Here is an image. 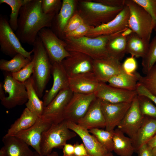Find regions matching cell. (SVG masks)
<instances>
[{
    "instance_id": "6da1fadb",
    "label": "cell",
    "mask_w": 156,
    "mask_h": 156,
    "mask_svg": "<svg viewBox=\"0 0 156 156\" xmlns=\"http://www.w3.org/2000/svg\"><path fill=\"white\" fill-rule=\"evenodd\" d=\"M42 0H26L21 7L16 34L20 41L33 45L39 32L51 27L55 14H46L41 8Z\"/></svg>"
},
{
    "instance_id": "7a4b0ae2",
    "label": "cell",
    "mask_w": 156,
    "mask_h": 156,
    "mask_svg": "<svg viewBox=\"0 0 156 156\" xmlns=\"http://www.w3.org/2000/svg\"><path fill=\"white\" fill-rule=\"evenodd\" d=\"M32 46L34 55L32 60L34 66L31 78L35 90L39 97L41 98L50 78L52 63L38 36Z\"/></svg>"
},
{
    "instance_id": "3957f363",
    "label": "cell",
    "mask_w": 156,
    "mask_h": 156,
    "mask_svg": "<svg viewBox=\"0 0 156 156\" xmlns=\"http://www.w3.org/2000/svg\"><path fill=\"white\" fill-rule=\"evenodd\" d=\"M112 34L104 35L91 38L84 36L79 38L66 37L63 39L68 52L77 51L84 53L94 60L110 56L106 45Z\"/></svg>"
},
{
    "instance_id": "277c9868",
    "label": "cell",
    "mask_w": 156,
    "mask_h": 156,
    "mask_svg": "<svg viewBox=\"0 0 156 156\" xmlns=\"http://www.w3.org/2000/svg\"><path fill=\"white\" fill-rule=\"evenodd\" d=\"M80 6L77 12L85 23L93 27L113 20L124 7H111L90 1H81Z\"/></svg>"
},
{
    "instance_id": "5b68a950",
    "label": "cell",
    "mask_w": 156,
    "mask_h": 156,
    "mask_svg": "<svg viewBox=\"0 0 156 156\" xmlns=\"http://www.w3.org/2000/svg\"><path fill=\"white\" fill-rule=\"evenodd\" d=\"M77 134L68 127L65 120L52 124L42 133L40 145V155L51 153L54 148H63L67 141L76 137Z\"/></svg>"
},
{
    "instance_id": "8992f818",
    "label": "cell",
    "mask_w": 156,
    "mask_h": 156,
    "mask_svg": "<svg viewBox=\"0 0 156 156\" xmlns=\"http://www.w3.org/2000/svg\"><path fill=\"white\" fill-rule=\"evenodd\" d=\"M125 3L129 10L128 27L145 41L150 43L154 29L151 17L143 8L133 0H125Z\"/></svg>"
},
{
    "instance_id": "52a82bcc",
    "label": "cell",
    "mask_w": 156,
    "mask_h": 156,
    "mask_svg": "<svg viewBox=\"0 0 156 156\" xmlns=\"http://www.w3.org/2000/svg\"><path fill=\"white\" fill-rule=\"evenodd\" d=\"M19 40L10 27L9 20L5 16H0V46L1 51L12 58L18 54H21L32 60V50L27 51L22 47Z\"/></svg>"
},
{
    "instance_id": "ba28073f",
    "label": "cell",
    "mask_w": 156,
    "mask_h": 156,
    "mask_svg": "<svg viewBox=\"0 0 156 156\" xmlns=\"http://www.w3.org/2000/svg\"><path fill=\"white\" fill-rule=\"evenodd\" d=\"M5 72L3 87L8 95L1 100V104L9 109L26 103L28 100V95L24 83L14 79L11 73Z\"/></svg>"
},
{
    "instance_id": "9c48e42d",
    "label": "cell",
    "mask_w": 156,
    "mask_h": 156,
    "mask_svg": "<svg viewBox=\"0 0 156 156\" xmlns=\"http://www.w3.org/2000/svg\"><path fill=\"white\" fill-rule=\"evenodd\" d=\"M38 36L41 40L52 64L61 63L70 54L66 49V44L48 28L42 29Z\"/></svg>"
},
{
    "instance_id": "30bf717a",
    "label": "cell",
    "mask_w": 156,
    "mask_h": 156,
    "mask_svg": "<svg viewBox=\"0 0 156 156\" xmlns=\"http://www.w3.org/2000/svg\"><path fill=\"white\" fill-rule=\"evenodd\" d=\"M73 94L69 87L61 90L53 100L44 107L41 118L52 124L63 121L66 108Z\"/></svg>"
},
{
    "instance_id": "8fae6325",
    "label": "cell",
    "mask_w": 156,
    "mask_h": 156,
    "mask_svg": "<svg viewBox=\"0 0 156 156\" xmlns=\"http://www.w3.org/2000/svg\"><path fill=\"white\" fill-rule=\"evenodd\" d=\"M96 98L95 93H73L66 108L64 119L77 123L85 115L92 102Z\"/></svg>"
},
{
    "instance_id": "7c38bea8",
    "label": "cell",
    "mask_w": 156,
    "mask_h": 156,
    "mask_svg": "<svg viewBox=\"0 0 156 156\" xmlns=\"http://www.w3.org/2000/svg\"><path fill=\"white\" fill-rule=\"evenodd\" d=\"M69 52L70 55L61 62L68 78L85 73L93 72L94 60L92 58L79 52Z\"/></svg>"
},
{
    "instance_id": "4fadbf2b",
    "label": "cell",
    "mask_w": 156,
    "mask_h": 156,
    "mask_svg": "<svg viewBox=\"0 0 156 156\" xmlns=\"http://www.w3.org/2000/svg\"><path fill=\"white\" fill-rule=\"evenodd\" d=\"M129 16V8L125 4L122 10L113 20L108 23L91 28L85 36L93 38L122 31L128 27Z\"/></svg>"
},
{
    "instance_id": "5bb4252c",
    "label": "cell",
    "mask_w": 156,
    "mask_h": 156,
    "mask_svg": "<svg viewBox=\"0 0 156 156\" xmlns=\"http://www.w3.org/2000/svg\"><path fill=\"white\" fill-rule=\"evenodd\" d=\"M137 96L131 102L130 107L117 127L132 140L142 126L145 117L140 111Z\"/></svg>"
},
{
    "instance_id": "9a60e30c",
    "label": "cell",
    "mask_w": 156,
    "mask_h": 156,
    "mask_svg": "<svg viewBox=\"0 0 156 156\" xmlns=\"http://www.w3.org/2000/svg\"><path fill=\"white\" fill-rule=\"evenodd\" d=\"M96 97L109 103H131L138 94L135 90H129L101 82L95 93Z\"/></svg>"
},
{
    "instance_id": "2e32d148",
    "label": "cell",
    "mask_w": 156,
    "mask_h": 156,
    "mask_svg": "<svg viewBox=\"0 0 156 156\" xmlns=\"http://www.w3.org/2000/svg\"><path fill=\"white\" fill-rule=\"evenodd\" d=\"M131 103H113L101 101V109L105 122V130L112 131L117 127L131 105Z\"/></svg>"
},
{
    "instance_id": "e0dca14e",
    "label": "cell",
    "mask_w": 156,
    "mask_h": 156,
    "mask_svg": "<svg viewBox=\"0 0 156 156\" xmlns=\"http://www.w3.org/2000/svg\"><path fill=\"white\" fill-rule=\"evenodd\" d=\"M67 121L68 128L75 132L83 141L88 155L90 156H104L108 152L89 130L73 122Z\"/></svg>"
},
{
    "instance_id": "ac0fdd59",
    "label": "cell",
    "mask_w": 156,
    "mask_h": 156,
    "mask_svg": "<svg viewBox=\"0 0 156 156\" xmlns=\"http://www.w3.org/2000/svg\"><path fill=\"white\" fill-rule=\"evenodd\" d=\"M51 125L41 117H39L32 126L14 136L31 146L40 155V145L42 134Z\"/></svg>"
},
{
    "instance_id": "d6986e66",
    "label": "cell",
    "mask_w": 156,
    "mask_h": 156,
    "mask_svg": "<svg viewBox=\"0 0 156 156\" xmlns=\"http://www.w3.org/2000/svg\"><path fill=\"white\" fill-rule=\"evenodd\" d=\"M51 74L53 79L51 88L46 91L43 96L44 107H46L62 90L69 87L68 77L61 64H52Z\"/></svg>"
},
{
    "instance_id": "ffe728a7",
    "label": "cell",
    "mask_w": 156,
    "mask_h": 156,
    "mask_svg": "<svg viewBox=\"0 0 156 156\" xmlns=\"http://www.w3.org/2000/svg\"><path fill=\"white\" fill-rule=\"evenodd\" d=\"M120 61L109 56L94 60L93 72L101 82L106 83L122 70Z\"/></svg>"
},
{
    "instance_id": "44dd1931",
    "label": "cell",
    "mask_w": 156,
    "mask_h": 156,
    "mask_svg": "<svg viewBox=\"0 0 156 156\" xmlns=\"http://www.w3.org/2000/svg\"><path fill=\"white\" fill-rule=\"evenodd\" d=\"M100 83L93 72L85 73L68 78L69 87L73 93H95Z\"/></svg>"
},
{
    "instance_id": "7402d4cb",
    "label": "cell",
    "mask_w": 156,
    "mask_h": 156,
    "mask_svg": "<svg viewBox=\"0 0 156 156\" xmlns=\"http://www.w3.org/2000/svg\"><path fill=\"white\" fill-rule=\"evenodd\" d=\"M101 105V100L96 98L77 124L88 130L94 128H105V122Z\"/></svg>"
},
{
    "instance_id": "603a6c76",
    "label": "cell",
    "mask_w": 156,
    "mask_h": 156,
    "mask_svg": "<svg viewBox=\"0 0 156 156\" xmlns=\"http://www.w3.org/2000/svg\"><path fill=\"white\" fill-rule=\"evenodd\" d=\"M4 146L0 150V156H34V152L23 140L15 136L4 135Z\"/></svg>"
},
{
    "instance_id": "cb8c5ba5",
    "label": "cell",
    "mask_w": 156,
    "mask_h": 156,
    "mask_svg": "<svg viewBox=\"0 0 156 156\" xmlns=\"http://www.w3.org/2000/svg\"><path fill=\"white\" fill-rule=\"evenodd\" d=\"M76 1L63 0L58 13L54 17L51 27V29L60 38H62L64 30L69 19L73 15Z\"/></svg>"
},
{
    "instance_id": "d4e9b609",
    "label": "cell",
    "mask_w": 156,
    "mask_h": 156,
    "mask_svg": "<svg viewBox=\"0 0 156 156\" xmlns=\"http://www.w3.org/2000/svg\"><path fill=\"white\" fill-rule=\"evenodd\" d=\"M156 134V118L145 116L143 123L132 139L135 152L147 144Z\"/></svg>"
},
{
    "instance_id": "484cf974",
    "label": "cell",
    "mask_w": 156,
    "mask_h": 156,
    "mask_svg": "<svg viewBox=\"0 0 156 156\" xmlns=\"http://www.w3.org/2000/svg\"><path fill=\"white\" fill-rule=\"evenodd\" d=\"M113 151L119 156H131L135 152L132 139L117 128L114 131Z\"/></svg>"
},
{
    "instance_id": "4316f807",
    "label": "cell",
    "mask_w": 156,
    "mask_h": 156,
    "mask_svg": "<svg viewBox=\"0 0 156 156\" xmlns=\"http://www.w3.org/2000/svg\"><path fill=\"white\" fill-rule=\"evenodd\" d=\"M140 74L136 72L129 75L123 70L111 77L108 81V84L114 87L129 90H135Z\"/></svg>"
},
{
    "instance_id": "83f0119b",
    "label": "cell",
    "mask_w": 156,
    "mask_h": 156,
    "mask_svg": "<svg viewBox=\"0 0 156 156\" xmlns=\"http://www.w3.org/2000/svg\"><path fill=\"white\" fill-rule=\"evenodd\" d=\"M38 118L26 107L20 117L11 125L5 135L14 136L29 128L35 123Z\"/></svg>"
},
{
    "instance_id": "f1b7e54d",
    "label": "cell",
    "mask_w": 156,
    "mask_h": 156,
    "mask_svg": "<svg viewBox=\"0 0 156 156\" xmlns=\"http://www.w3.org/2000/svg\"><path fill=\"white\" fill-rule=\"evenodd\" d=\"M123 31L112 34L106 45L110 56L120 61L123 59L126 53L127 37L123 36L121 34Z\"/></svg>"
},
{
    "instance_id": "f546056e",
    "label": "cell",
    "mask_w": 156,
    "mask_h": 156,
    "mask_svg": "<svg viewBox=\"0 0 156 156\" xmlns=\"http://www.w3.org/2000/svg\"><path fill=\"white\" fill-rule=\"evenodd\" d=\"M24 83L28 95V100L25 103L26 107L38 117L41 118L44 108L43 102L39 99L34 88L31 77Z\"/></svg>"
},
{
    "instance_id": "4dcf8cb0",
    "label": "cell",
    "mask_w": 156,
    "mask_h": 156,
    "mask_svg": "<svg viewBox=\"0 0 156 156\" xmlns=\"http://www.w3.org/2000/svg\"><path fill=\"white\" fill-rule=\"evenodd\" d=\"M150 43L133 33L127 37L126 53L135 58H143L146 54Z\"/></svg>"
},
{
    "instance_id": "1f68e13d",
    "label": "cell",
    "mask_w": 156,
    "mask_h": 156,
    "mask_svg": "<svg viewBox=\"0 0 156 156\" xmlns=\"http://www.w3.org/2000/svg\"><path fill=\"white\" fill-rule=\"evenodd\" d=\"M31 61L23 55L18 54L10 60L1 59L0 69L5 72L15 73L25 66Z\"/></svg>"
},
{
    "instance_id": "d6a6232c",
    "label": "cell",
    "mask_w": 156,
    "mask_h": 156,
    "mask_svg": "<svg viewBox=\"0 0 156 156\" xmlns=\"http://www.w3.org/2000/svg\"><path fill=\"white\" fill-rule=\"evenodd\" d=\"M26 0H0V4L5 3L11 9L9 23L10 25L14 31L18 28V22L21 9Z\"/></svg>"
},
{
    "instance_id": "836d02e7",
    "label": "cell",
    "mask_w": 156,
    "mask_h": 156,
    "mask_svg": "<svg viewBox=\"0 0 156 156\" xmlns=\"http://www.w3.org/2000/svg\"><path fill=\"white\" fill-rule=\"evenodd\" d=\"M114 131H108L103 129L94 128L89 130L108 152L113 151Z\"/></svg>"
},
{
    "instance_id": "e575fe53",
    "label": "cell",
    "mask_w": 156,
    "mask_h": 156,
    "mask_svg": "<svg viewBox=\"0 0 156 156\" xmlns=\"http://www.w3.org/2000/svg\"><path fill=\"white\" fill-rule=\"evenodd\" d=\"M156 62V36L150 42L147 52L142 58V71L146 74Z\"/></svg>"
},
{
    "instance_id": "d590c367",
    "label": "cell",
    "mask_w": 156,
    "mask_h": 156,
    "mask_svg": "<svg viewBox=\"0 0 156 156\" xmlns=\"http://www.w3.org/2000/svg\"><path fill=\"white\" fill-rule=\"evenodd\" d=\"M138 83L156 96V64L153 66L145 75L143 76L140 75Z\"/></svg>"
},
{
    "instance_id": "8d00e7d4",
    "label": "cell",
    "mask_w": 156,
    "mask_h": 156,
    "mask_svg": "<svg viewBox=\"0 0 156 156\" xmlns=\"http://www.w3.org/2000/svg\"><path fill=\"white\" fill-rule=\"evenodd\" d=\"M138 105L142 114L144 116L156 118V105L148 97L137 95Z\"/></svg>"
},
{
    "instance_id": "74e56055",
    "label": "cell",
    "mask_w": 156,
    "mask_h": 156,
    "mask_svg": "<svg viewBox=\"0 0 156 156\" xmlns=\"http://www.w3.org/2000/svg\"><path fill=\"white\" fill-rule=\"evenodd\" d=\"M62 3L60 0H42V10L45 14L56 15L60 11Z\"/></svg>"
},
{
    "instance_id": "f35d334b",
    "label": "cell",
    "mask_w": 156,
    "mask_h": 156,
    "mask_svg": "<svg viewBox=\"0 0 156 156\" xmlns=\"http://www.w3.org/2000/svg\"><path fill=\"white\" fill-rule=\"evenodd\" d=\"M146 11L151 17L154 29L156 28V0H133Z\"/></svg>"
},
{
    "instance_id": "ab89813d",
    "label": "cell",
    "mask_w": 156,
    "mask_h": 156,
    "mask_svg": "<svg viewBox=\"0 0 156 156\" xmlns=\"http://www.w3.org/2000/svg\"><path fill=\"white\" fill-rule=\"evenodd\" d=\"M34 62L32 60L28 64L18 71L11 73L13 77L16 80L24 83L29 78L33 73Z\"/></svg>"
},
{
    "instance_id": "60d3db41",
    "label": "cell",
    "mask_w": 156,
    "mask_h": 156,
    "mask_svg": "<svg viewBox=\"0 0 156 156\" xmlns=\"http://www.w3.org/2000/svg\"><path fill=\"white\" fill-rule=\"evenodd\" d=\"M84 23L82 17L77 12H76L66 25L63 32L62 38L64 35L74 30Z\"/></svg>"
},
{
    "instance_id": "b9f144b4",
    "label": "cell",
    "mask_w": 156,
    "mask_h": 156,
    "mask_svg": "<svg viewBox=\"0 0 156 156\" xmlns=\"http://www.w3.org/2000/svg\"><path fill=\"white\" fill-rule=\"evenodd\" d=\"M122 70L127 74L132 75L136 72L138 64L135 57L131 56L127 57L121 64Z\"/></svg>"
},
{
    "instance_id": "7bdbcfd3",
    "label": "cell",
    "mask_w": 156,
    "mask_h": 156,
    "mask_svg": "<svg viewBox=\"0 0 156 156\" xmlns=\"http://www.w3.org/2000/svg\"><path fill=\"white\" fill-rule=\"evenodd\" d=\"M93 27L84 22L74 30L64 35L63 38L66 37L79 38L85 36L90 30Z\"/></svg>"
},
{
    "instance_id": "ee69618b",
    "label": "cell",
    "mask_w": 156,
    "mask_h": 156,
    "mask_svg": "<svg viewBox=\"0 0 156 156\" xmlns=\"http://www.w3.org/2000/svg\"><path fill=\"white\" fill-rule=\"evenodd\" d=\"M135 91L138 95L148 97L156 105V96L151 94L141 84L138 83Z\"/></svg>"
},
{
    "instance_id": "f6af8a7d",
    "label": "cell",
    "mask_w": 156,
    "mask_h": 156,
    "mask_svg": "<svg viewBox=\"0 0 156 156\" xmlns=\"http://www.w3.org/2000/svg\"><path fill=\"white\" fill-rule=\"evenodd\" d=\"M94 1L113 7H123L125 5V0H96Z\"/></svg>"
},
{
    "instance_id": "bcb514c9",
    "label": "cell",
    "mask_w": 156,
    "mask_h": 156,
    "mask_svg": "<svg viewBox=\"0 0 156 156\" xmlns=\"http://www.w3.org/2000/svg\"><path fill=\"white\" fill-rule=\"evenodd\" d=\"M74 154L76 156H87L88 155L87 150L83 143H76L73 145Z\"/></svg>"
},
{
    "instance_id": "7dc6e473",
    "label": "cell",
    "mask_w": 156,
    "mask_h": 156,
    "mask_svg": "<svg viewBox=\"0 0 156 156\" xmlns=\"http://www.w3.org/2000/svg\"><path fill=\"white\" fill-rule=\"evenodd\" d=\"M136 152L138 156H152V149L147 144L141 146Z\"/></svg>"
},
{
    "instance_id": "c3c4849f",
    "label": "cell",
    "mask_w": 156,
    "mask_h": 156,
    "mask_svg": "<svg viewBox=\"0 0 156 156\" xmlns=\"http://www.w3.org/2000/svg\"><path fill=\"white\" fill-rule=\"evenodd\" d=\"M63 155H70L74 154V148L73 145L66 144L63 148Z\"/></svg>"
},
{
    "instance_id": "681fc988",
    "label": "cell",
    "mask_w": 156,
    "mask_h": 156,
    "mask_svg": "<svg viewBox=\"0 0 156 156\" xmlns=\"http://www.w3.org/2000/svg\"><path fill=\"white\" fill-rule=\"evenodd\" d=\"M147 144L152 149L156 147V134L148 142Z\"/></svg>"
},
{
    "instance_id": "f907efd6",
    "label": "cell",
    "mask_w": 156,
    "mask_h": 156,
    "mask_svg": "<svg viewBox=\"0 0 156 156\" xmlns=\"http://www.w3.org/2000/svg\"><path fill=\"white\" fill-rule=\"evenodd\" d=\"M133 32L131 29L127 27L121 33V34L123 36L127 37L130 35Z\"/></svg>"
},
{
    "instance_id": "816d5d0a",
    "label": "cell",
    "mask_w": 156,
    "mask_h": 156,
    "mask_svg": "<svg viewBox=\"0 0 156 156\" xmlns=\"http://www.w3.org/2000/svg\"><path fill=\"white\" fill-rule=\"evenodd\" d=\"M4 90L3 87V84L2 82L0 83V99L2 100L6 96L5 94Z\"/></svg>"
},
{
    "instance_id": "f5cc1de1",
    "label": "cell",
    "mask_w": 156,
    "mask_h": 156,
    "mask_svg": "<svg viewBox=\"0 0 156 156\" xmlns=\"http://www.w3.org/2000/svg\"><path fill=\"white\" fill-rule=\"evenodd\" d=\"M34 156H42L38 154V153L36 151H34ZM44 156H59L58 153L56 151H52V152L47 155Z\"/></svg>"
},
{
    "instance_id": "db71d44e",
    "label": "cell",
    "mask_w": 156,
    "mask_h": 156,
    "mask_svg": "<svg viewBox=\"0 0 156 156\" xmlns=\"http://www.w3.org/2000/svg\"><path fill=\"white\" fill-rule=\"evenodd\" d=\"M152 156H156V147L152 149Z\"/></svg>"
},
{
    "instance_id": "11a10c76",
    "label": "cell",
    "mask_w": 156,
    "mask_h": 156,
    "mask_svg": "<svg viewBox=\"0 0 156 156\" xmlns=\"http://www.w3.org/2000/svg\"><path fill=\"white\" fill-rule=\"evenodd\" d=\"M87 156H90L89 155H88ZM104 156H115L111 152H108L106 155Z\"/></svg>"
},
{
    "instance_id": "9f6ffc18",
    "label": "cell",
    "mask_w": 156,
    "mask_h": 156,
    "mask_svg": "<svg viewBox=\"0 0 156 156\" xmlns=\"http://www.w3.org/2000/svg\"><path fill=\"white\" fill-rule=\"evenodd\" d=\"M62 156H76L75 155H74L73 154V155H69V156H68V155H63Z\"/></svg>"
},
{
    "instance_id": "6f0895ef",
    "label": "cell",
    "mask_w": 156,
    "mask_h": 156,
    "mask_svg": "<svg viewBox=\"0 0 156 156\" xmlns=\"http://www.w3.org/2000/svg\"><path fill=\"white\" fill-rule=\"evenodd\" d=\"M154 30L156 32V28L154 29Z\"/></svg>"
}]
</instances>
